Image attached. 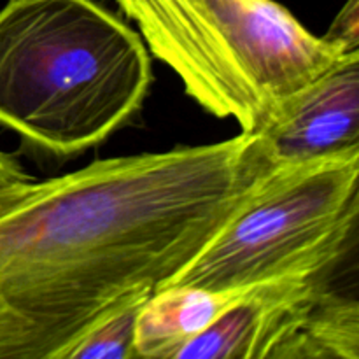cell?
<instances>
[{"mask_svg":"<svg viewBox=\"0 0 359 359\" xmlns=\"http://www.w3.org/2000/svg\"><path fill=\"white\" fill-rule=\"evenodd\" d=\"M335 270L245 287L175 359H359V304Z\"/></svg>","mask_w":359,"mask_h":359,"instance_id":"277c9868","label":"cell"},{"mask_svg":"<svg viewBox=\"0 0 359 359\" xmlns=\"http://www.w3.org/2000/svg\"><path fill=\"white\" fill-rule=\"evenodd\" d=\"M358 216L359 149L277 165L167 286L241 291L339 269Z\"/></svg>","mask_w":359,"mask_h":359,"instance_id":"3957f363","label":"cell"},{"mask_svg":"<svg viewBox=\"0 0 359 359\" xmlns=\"http://www.w3.org/2000/svg\"><path fill=\"white\" fill-rule=\"evenodd\" d=\"M139 25L144 42L170 67L200 107L216 118L251 97V84L235 62L207 0H116Z\"/></svg>","mask_w":359,"mask_h":359,"instance_id":"8992f818","label":"cell"},{"mask_svg":"<svg viewBox=\"0 0 359 359\" xmlns=\"http://www.w3.org/2000/svg\"><path fill=\"white\" fill-rule=\"evenodd\" d=\"M258 133L279 165L359 149V53L273 105Z\"/></svg>","mask_w":359,"mask_h":359,"instance_id":"52a82bcc","label":"cell"},{"mask_svg":"<svg viewBox=\"0 0 359 359\" xmlns=\"http://www.w3.org/2000/svg\"><path fill=\"white\" fill-rule=\"evenodd\" d=\"M34 182L30 174H27L20 161L13 156L0 151V189L21 188Z\"/></svg>","mask_w":359,"mask_h":359,"instance_id":"8fae6325","label":"cell"},{"mask_svg":"<svg viewBox=\"0 0 359 359\" xmlns=\"http://www.w3.org/2000/svg\"><path fill=\"white\" fill-rule=\"evenodd\" d=\"M153 293H140L118 305L77 337L60 359H133L137 316Z\"/></svg>","mask_w":359,"mask_h":359,"instance_id":"9c48e42d","label":"cell"},{"mask_svg":"<svg viewBox=\"0 0 359 359\" xmlns=\"http://www.w3.org/2000/svg\"><path fill=\"white\" fill-rule=\"evenodd\" d=\"M30 186L32 182L27 186H21V188L0 189V214H2L4 210L9 209V207H13L16 202H20V200L28 193Z\"/></svg>","mask_w":359,"mask_h":359,"instance_id":"7c38bea8","label":"cell"},{"mask_svg":"<svg viewBox=\"0 0 359 359\" xmlns=\"http://www.w3.org/2000/svg\"><path fill=\"white\" fill-rule=\"evenodd\" d=\"M277 165L242 132L32 182L0 214V359H60L118 305L167 286Z\"/></svg>","mask_w":359,"mask_h":359,"instance_id":"6da1fadb","label":"cell"},{"mask_svg":"<svg viewBox=\"0 0 359 359\" xmlns=\"http://www.w3.org/2000/svg\"><path fill=\"white\" fill-rule=\"evenodd\" d=\"M325 37L335 42L347 53L359 51V6L358 0H349L335 21L332 23Z\"/></svg>","mask_w":359,"mask_h":359,"instance_id":"30bf717a","label":"cell"},{"mask_svg":"<svg viewBox=\"0 0 359 359\" xmlns=\"http://www.w3.org/2000/svg\"><path fill=\"white\" fill-rule=\"evenodd\" d=\"M241 291H210L177 284L156 290L137 316L135 358L175 359L177 351L212 325Z\"/></svg>","mask_w":359,"mask_h":359,"instance_id":"ba28073f","label":"cell"},{"mask_svg":"<svg viewBox=\"0 0 359 359\" xmlns=\"http://www.w3.org/2000/svg\"><path fill=\"white\" fill-rule=\"evenodd\" d=\"M207 4L235 62L258 95L265 119L273 105L353 55L325 35L311 34L276 0H207Z\"/></svg>","mask_w":359,"mask_h":359,"instance_id":"5b68a950","label":"cell"},{"mask_svg":"<svg viewBox=\"0 0 359 359\" xmlns=\"http://www.w3.org/2000/svg\"><path fill=\"white\" fill-rule=\"evenodd\" d=\"M2 333H4V309H2V304H0V340H2Z\"/></svg>","mask_w":359,"mask_h":359,"instance_id":"4fadbf2b","label":"cell"},{"mask_svg":"<svg viewBox=\"0 0 359 359\" xmlns=\"http://www.w3.org/2000/svg\"><path fill=\"white\" fill-rule=\"evenodd\" d=\"M151 83L144 39L95 0L0 9V126L39 153L98 146L140 111Z\"/></svg>","mask_w":359,"mask_h":359,"instance_id":"7a4b0ae2","label":"cell"}]
</instances>
